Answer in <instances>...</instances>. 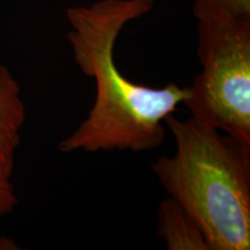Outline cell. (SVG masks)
<instances>
[{
	"mask_svg": "<svg viewBox=\"0 0 250 250\" xmlns=\"http://www.w3.org/2000/svg\"><path fill=\"white\" fill-rule=\"evenodd\" d=\"M193 15L197 20L208 18L250 20V0H195Z\"/></svg>",
	"mask_w": 250,
	"mask_h": 250,
	"instance_id": "cell-6",
	"label": "cell"
},
{
	"mask_svg": "<svg viewBox=\"0 0 250 250\" xmlns=\"http://www.w3.org/2000/svg\"><path fill=\"white\" fill-rule=\"evenodd\" d=\"M203 70L183 104L199 123L250 145V20H198Z\"/></svg>",
	"mask_w": 250,
	"mask_h": 250,
	"instance_id": "cell-3",
	"label": "cell"
},
{
	"mask_svg": "<svg viewBox=\"0 0 250 250\" xmlns=\"http://www.w3.org/2000/svg\"><path fill=\"white\" fill-rule=\"evenodd\" d=\"M165 125L176 151L159 156L153 174L201 228L210 250H249V144L191 117L171 114Z\"/></svg>",
	"mask_w": 250,
	"mask_h": 250,
	"instance_id": "cell-2",
	"label": "cell"
},
{
	"mask_svg": "<svg viewBox=\"0 0 250 250\" xmlns=\"http://www.w3.org/2000/svg\"><path fill=\"white\" fill-rule=\"evenodd\" d=\"M26 116L21 87L12 72L0 64V182L12 179Z\"/></svg>",
	"mask_w": 250,
	"mask_h": 250,
	"instance_id": "cell-4",
	"label": "cell"
},
{
	"mask_svg": "<svg viewBox=\"0 0 250 250\" xmlns=\"http://www.w3.org/2000/svg\"><path fill=\"white\" fill-rule=\"evenodd\" d=\"M158 236L169 250H210L201 228L170 197L159 205Z\"/></svg>",
	"mask_w": 250,
	"mask_h": 250,
	"instance_id": "cell-5",
	"label": "cell"
},
{
	"mask_svg": "<svg viewBox=\"0 0 250 250\" xmlns=\"http://www.w3.org/2000/svg\"><path fill=\"white\" fill-rule=\"evenodd\" d=\"M153 6L154 0H100L67 9L74 62L94 80L96 94L87 117L59 143L62 153H139L164 145L166 117L183 104L190 88L139 85L122 74L115 61L121 31Z\"/></svg>",
	"mask_w": 250,
	"mask_h": 250,
	"instance_id": "cell-1",
	"label": "cell"
},
{
	"mask_svg": "<svg viewBox=\"0 0 250 250\" xmlns=\"http://www.w3.org/2000/svg\"><path fill=\"white\" fill-rule=\"evenodd\" d=\"M17 204L18 197L12 181L0 182V218L13 212Z\"/></svg>",
	"mask_w": 250,
	"mask_h": 250,
	"instance_id": "cell-7",
	"label": "cell"
}]
</instances>
